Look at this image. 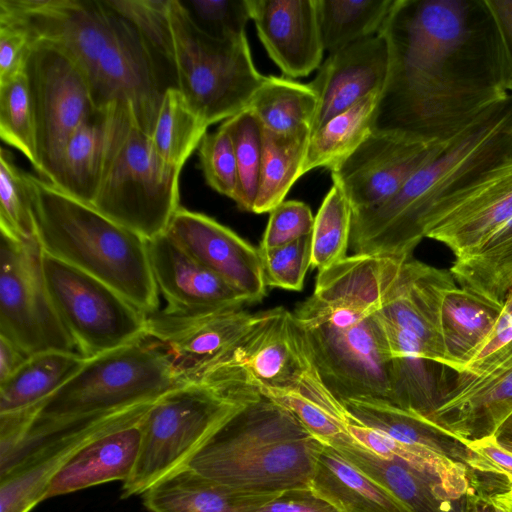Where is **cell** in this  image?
I'll return each instance as SVG.
<instances>
[{"mask_svg": "<svg viewBox=\"0 0 512 512\" xmlns=\"http://www.w3.org/2000/svg\"><path fill=\"white\" fill-rule=\"evenodd\" d=\"M259 253L266 286L291 291L303 289L311 267V235Z\"/></svg>", "mask_w": 512, "mask_h": 512, "instance_id": "681fc988", "label": "cell"}, {"mask_svg": "<svg viewBox=\"0 0 512 512\" xmlns=\"http://www.w3.org/2000/svg\"><path fill=\"white\" fill-rule=\"evenodd\" d=\"M259 393L188 383L158 398L140 422L139 454L122 498L141 496L164 477L187 467L197 452Z\"/></svg>", "mask_w": 512, "mask_h": 512, "instance_id": "8992f818", "label": "cell"}, {"mask_svg": "<svg viewBox=\"0 0 512 512\" xmlns=\"http://www.w3.org/2000/svg\"><path fill=\"white\" fill-rule=\"evenodd\" d=\"M23 71L35 116V170L47 179L70 136L96 109L86 76L53 44L36 40Z\"/></svg>", "mask_w": 512, "mask_h": 512, "instance_id": "4fadbf2b", "label": "cell"}, {"mask_svg": "<svg viewBox=\"0 0 512 512\" xmlns=\"http://www.w3.org/2000/svg\"><path fill=\"white\" fill-rule=\"evenodd\" d=\"M486 3L499 33L505 88L512 96V0H486Z\"/></svg>", "mask_w": 512, "mask_h": 512, "instance_id": "11a10c76", "label": "cell"}, {"mask_svg": "<svg viewBox=\"0 0 512 512\" xmlns=\"http://www.w3.org/2000/svg\"><path fill=\"white\" fill-rule=\"evenodd\" d=\"M325 52H336L379 33L395 0H316Z\"/></svg>", "mask_w": 512, "mask_h": 512, "instance_id": "ab89813d", "label": "cell"}, {"mask_svg": "<svg viewBox=\"0 0 512 512\" xmlns=\"http://www.w3.org/2000/svg\"><path fill=\"white\" fill-rule=\"evenodd\" d=\"M154 401L68 420L35 419L0 472V512H30L46 500L56 473L95 439L140 421Z\"/></svg>", "mask_w": 512, "mask_h": 512, "instance_id": "9c48e42d", "label": "cell"}, {"mask_svg": "<svg viewBox=\"0 0 512 512\" xmlns=\"http://www.w3.org/2000/svg\"><path fill=\"white\" fill-rule=\"evenodd\" d=\"M341 401L362 424L380 430L403 444L430 449L469 468L474 452L428 418L378 399Z\"/></svg>", "mask_w": 512, "mask_h": 512, "instance_id": "d6a6232c", "label": "cell"}, {"mask_svg": "<svg viewBox=\"0 0 512 512\" xmlns=\"http://www.w3.org/2000/svg\"><path fill=\"white\" fill-rule=\"evenodd\" d=\"M311 134L279 135L263 129V152L253 213H270L303 176Z\"/></svg>", "mask_w": 512, "mask_h": 512, "instance_id": "f35d334b", "label": "cell"}, {"mask_svg": "<svg viewBox=\"0 0 512 512\" xmlns=\"http://www.w3.org/2000/svg\"><path fill=\"white\" fill-rule=\"evenodd\" d=\"M185 385L165 352L143 338L87 359L80 371L43 402L36 419L68 420L157 400Z\"/></svg>", "mask_w": 512, "mask_h": 512, "instance_id": "ba28073f", "label": "cell"}, {"mask_svg": "<svg viewBox=\"0 0 512 512\" xmlns=\"http://www.w3.org/2000/svg\"><path fill=\"white\" fill-rule=\"evenodd\" d=\"M449 270L461 287L504 303L512 290V218Z\"/></svg>", "mask_w": 512, "mask_h": 512, "instance_id": "74e56055", "label": "cell"}, {"mask_svg": "<svg viewBox=\"0 0 512 512\" xmlns=\"http://www.w3.org/2000/svg\"><path fill=\"white\" fill-rule=\"evenodd\" d=\"M511 153L509 95L453 137L394 196L353 213V254L412 257L443 208Z\"/></svg>", "mask_w": 512, "mask_h": 512, "instance_id": "7a4b0ae2", "label": "cell"}, {"mask_svg": "<svg viewBox=\"0 0 512 512\" xmlns=\"http://www.w3.org/2000/svg\"><path fill=\"white\" fill-rule=\"evenodd\" d=\"M276 494H253L184 467L155 483L142 497L149 512H255Z\"/></svg>", "mask_w": 512, "mask_h": 512, "instance_id": "f546056e", "label": "cell"}, {"mask_svg": "<svg viewBox=\"0 0 512 512\" xmlns=\"http://www.w3.org/2000/svg\"><path fill=\"white\" fill-rule=\"evenodd\" d=\"M388 67L387 43L379 33L329 54L310 82L318 97L311 135L371 93L383 91Z\"/></svg>", "mask_w": 512, "mask_h": 512, "instance_id": "484cf974", "label": "cell"}, {"mask_svg": "<svg viewBox=\"0 0 512 512\" xmlns=\"http://www.w3.org/2000/svg\"><path fill=\"white\" fill-rule=\"evenodd\" d=\"M165 233L249 304L265 297L267 286L258 248L230 228L203 213L179 207Z\"/></svg>", "mask_w": 512, "mask_h": 512, "instance_id": "44dd1931", "label": "cell"}, {"mask_svg": "<svg viewBox=\"0 0 512 512\" xmlns=\"http://www.w3.org/2000/svg\"><path fill=\"white\" fill-rule=\"evenodd\" d=\"M456 286L450 270L411 257L379 313L414 337L426 359L446 366L441 307L446 293Z\"/></svg>", "mask_w": 512, "mask_h": 512, "instance_id": "cb8c5ba5", "label": "cell"}, {"mask_svg": "<svg viewBox=\"0 0 512 512\" xmlns=\"http://www.w3.org/2000/svg\"><path fill=\"white\" fill-rule=\"evenodd\" d=\"M35 40L66 53L87 78L111 37L114 13L106 0H0Z\"/></svg>", "mask_w": 512, "mask_h": 512, "instance_id": "ac0fdd59", "label": "cell"}, {"mask_svg": "<svg viewBox=\"0 0 512 512\" xmlns=\"http://www.w3.org/2000/svg\"><path fill=\"white\" fill-rule=\"evenodd\" d=\"M45 253L103 281L146 315L159 310L148 240L31 175Z\"/></svg>", "mask_w": 512, "mask_h": 512, "instance_id": "277c9868", "label": "cell"}, {"mask_svg": "<svg viewBox=\"0 0 512 512\" xmlns=\"http://www.w3.org/2000/svg\"><path fill=\"white\" fill-rule=\"evenodd\" d=\"M512 291V290H511Z\"/></svg>", "mask_w": 512, "mask_h": 512, "instance_id": "6125c7cd", "label": "cell"}, {"mask_svg": "<svg viewBox=\"0 0 512 512\" xmlns=\"http://www.w3.org/2000/svg\"><path fill=\"white\" fill-rule=\"evenodd\" d=\"M314 218L310 207L301 201H283L271 212L260 251L283 246L312 234Z\"/></svg>", "mask_w": 512, "mask_h": 512, "instance_id": "f907efd6", "label": "cell"}, {"mask_svg": "<svg viewBox=\"0 0 512 512\" xmlns=\"http://www.w3.org/2000/svg\"><path fill=\"white\" fill-rule=\"evenodd\" d=\"M455 374L428 419L465 445L493 436L512 414V338Z\"/></svg>", "mask_w": 512, "mask_h": 512, "instance_id": "e0dca14e", "label": "cell"}, {"mask_svg": "<svg viewBox=\"0 0 512 512\" xmlns=\"http://www.w3.org/2000/svg\"><path fill=\"white\" fill-rule=\"evenodd\" d=\"M381 94L382 91L371 93L310 136L303 175L317 168L332 171L370 136Z\"/></svg>", "mask_w": 512, "mask_h": 512, "instance_id": "8d00e7d4", "label": "cell"}, {"mask_svg": "<svg viewBox=\"0 0 512 512\" xmlns=\"http://www.w3.org/2000/svg\"><path fill=\"white\" fill-rule=\"evenodd\" d=\"M255 512H341L311 487L278 493Z\"/></svg>", "mask_w": 512, "mask_h": 512, "instance_id": "f5cc1de1", "label": "cell"}, {"mask_svg": "<svg viewBox=\"0 0 512 512\" xmlns=\"http://www.w3.org/2000/svg\"><path fill=\"white\" fill-rule=\"evenodd\" d=\"M389 354L390 403L429 418L442 402L451 382L444 365L423 356L417 340L376 313Z\"/></svg>", "mask_w": 512, "mask_h": 512, "instance_id": "83f0119b", "label": "cell"}, {"mask_svg": "<svg viewBox=\"0 0 512 512\" xmlns=\"http://www.w3.org/2000/svg\"><path fill=\"white\" fill-rule=\"evenodd\" d=\"M29 357L13 342L0 336V382L14 374Z\"/></svg>", "mask_w": 512, "mask_h": 512, "instance_id": "9f6ffc18", "label": "cell"}, {"mask_svg": "<svg viewBox=\"0 0 512 512\" xmlns=\"http://www.w3.org/2000/svg\"><path fill=\"white\" fill-rule=\"evenodd\" d=\"M299 329L319 375L337 398L390 403L389 354L376 313Z\"/></svg>", "mask_w": 512, "mask_h": 512, "instance_id": "5bb4252c", "label": "cell"}, {"mask_svg": "<svg viewBox=\"0 0 512 512\" xmlns=\"http://www.w3.org/2000/svg\"><path fill=\"white\" fill-rule=\"evenodd\" d=\"M474 452L469 468L478 473L503 476L512 482V453L502 448L494 436L470 442L466 445Z\"/></svg>", "mask_w": 512, "mask_h": 512, "instance_id": "db71d44e", "label": "cell"}, {"mask_svg": "<svg viewBox=\"0 0 512 512\" xmlns=\"http://www.w3.org/2000/svg\"><path fill=\"white\" fill-rule=\"evenodd\" d=\"M77 352L46 351L30 356L0 382V414L37 406L64 386L85 365Z\"/></svg>", "mask_w": 512, "mask_h": 512, "instance_id": "e575fe53", "label": "cell"}, {"mask_svg": "<svg viewBox=\"0 0 512 512\" xmlns=\"http://www.w3.org/2000/svg\"><path fill=\"white\" fill-rule=\"evenodd\" d=\"M198 155L207 184L236 203L238 169L230 134L222 126L214 132H207L198 146Z\"/></svg>", "mask_w": 512, "mask_h": 512, "instance_id": "7dc6e473", "label": "cell"}, {"mask_svg": "<svg viewBox=\"0 0 512 512\" xmlns=\"http://www.w3.org/2000/svg\"><path fill=\"white\" fill-rule=\"evenodd\" d=\"M507 495L512 499V482H511L510 489H509Z\"/></svg>", "mask_w": 512, "mask_h": 512, "instance_id": "94428289", "label": "cell"}, {"mask_svg": "<svg viewBox=\"0 0 512 512\" xmlns=\"http://www.w3.org/2000/svg\"><path fill=\"white\" fill-rule=\"evenodd\" d=\"M231 136L238 169L237 206L252 212L257 196L263 152V128L253 113L245 111L220 125Z\"/></svg>", "mask_w": 512, "mask_h": 512, "instance_id": "f6af8a7d", "label": "cell"}, {"mask_svg": "<svg viewBox=\"0 0 512 512\" xmlns=\"http://www.w3.org/2000/svg\"><path fill=\"white\" fill-rule=\"evenodd\" d=\"M141 420L104 434L77 452L53 477L45 499L107 482H126L139 454Z\"/></svg>", "mask_w": 512, "mask_h": 512, "instance_id": "f1b7e54d", "label": "cell"}, {"mask_svg": "<svg viewBox=\"0 0 512 512\" xmlns=\"http://www.w3.org/2000/svg\"><path fill=\"white\" fill-rule=\"evenodd\" d=\"M305 357V340L292 312L283 308L253 313L242 334L195 383L223 388H285L293 385Z\"/></svg>", "mask_w": 512, "mask_h": 512, "instance_id": "7c38bea8", "label": "cell"}, {"mask_svg": "<svg viewBox=\"0 0 512 512\" xmlns=\"http://www.w3.org/2000/svg\"><path fill=\"white\" fill-rule=\"evenodd\" d=\"M257 35L287 78L306 77L323 62L316 0H247Z\"/></svg>", "mask_w": 512, "mask_h": 512, "instance_id": "d4e9b609", "label": "cell"}, {"mask_svg": "<svg viewBox=\"0 0 512 512\" xmlns=\"http://www.w3.org/2000/svg\"><path fill=\"white\" fill-rule=\"evenodd\" d=\"M317 107L318 97L310 83L284 76H266L248 110L264 130L279 135H295L311 134Z\"/></svg>", "mask_w": 512, "mask_h": 512, "instance_id": "d590c367", "label": "cell"}, {"mask_svg": "<svg viewBox=\"0 0 512 512\" xmlns=\"http://www.w3.org/2000/svg\"><path fill=\"white\" fill-rule=\"evenodd\" d=\"M177 88L208 125L248 109L266 76L254 65L246 35L222 40L200 30L180 0H171Z\"/></svg>", "mask_w": 512, "mask_h": 512, "instance_id": "52a82bcc", "label": "cell"}, {"mask_svg": "<svg viewBox=\"0 0 512 512\" xmlns=\"http://www.w3.org/2000/svg\"><path fill=\"white\" fill-rule=\"evenodd\" d=\"M310 487L341 512H411L327 444L317 458Z\"/></svg>", "mask_w": 512, "mask_h": 512, "instance_id": "836d02e7", "label": "cell"}, {"mask_svg": "<svg viewBox=\"0 0 512 512\" xmlns=\"http://www.w3.org/2000/svg\"><path fill=\"white\" fill-rule=\"evenodd\" d=\"M0 231L22 240L38 239L31 175L5 148L0 150Z\"/></svg>", "mask_w": 512, "mask_h": 512, "instance_id": "7bdbcfd3", "label": "cell"}, {"mask_svg": "<svg viewBox=\"0 0 512 512\" xmlns=\"http://www.w3.org/2000/svg\"><path fill=\"white\" fill-rule=\"evenodd\" d=\"M379 34L389 67L374 131L446 142L510 95L486 0H395Z\"/></svg>", "mask_w": 512, "mask_h": 512, "instance_id": "6da1fadb", "label": "cell"}, {"mask_svg": "<svg viewBox=\"0 0 512 512\" xmlns=\"http://www.w3.org/2000/svg\"><path fill=\"white\" fill-rule=\"evenodd\" d=\"M490 497L494 505L501 512H512V499L507 495V493L495 494Z\"/></svg>", "mask_w": 512, "mask_h": 512, "instance_id": "91938a15", "label": "cell"}, {"mask_svg": "<svg viewBox=\"0 0 512 512\" xmlns=\"http://www.w3.org/2000/svg\"><path fill=\"white\" fill-rule=\"evenodd\" d=\"M333 184L314 218L311 267L325 270L346 258L352 231L353 209L342 189Z\"/></svg>", "mask_w": 512, "mask_h": 512, "instance_id": "b9f144b4", "label": "cell"}, {"mask_svg": "<svg viewBox=\"0 0 512 512\" xmlns=\"http://www.w3.org/2000/svg\"><path fill=\"white\" fill-rule=\"evenodd\" d=\"M130 24L150 50L175 74L171 0H106Z\"/></svg>", "mask_w": 512, "mask_h": 512, "instance_id": "bcb514c9", "label": "cell"}, {"mask_svg": "<svg viewBox=\"0 0 512 512\" xmlns=\"http://www.w3.org/2000/svg\"><path fill=\"white\" fill-rule=\"evenodd\" d=\"M0 336L29 356L53 350L77 352L51 299L39 239L22 240L2 231Z\"/></svg>", "mask_w": 512, "mask_h": 512, "instance_id": "8fae6325", "label": "cell"}, {"mask_svg": "<svg viewBox=\"0 0 512 512\" xmlns=\"http://www.w3.org/2000/svg\"><path fill=\"white\" fill-rule=\"evenodd\" d=\"M180 172L156 153L127 105L110 104L107 154L91 206L150 241L166 232L180 207Z\"/></svg>", "mask_w": 512, "mask_h": 512, "instance_id": "5b68a950", "label": "cell"}, {"mask_svg": "<svg viewBox=\"0 0 512 512\" xmlns=\"http://www.w3.org/2000/svg\"><path fill=\"white\" fill-rule=\"evenodd\" d=\"M449 141H429L400 131H373L330 171L331 178L344 190L353 213L368 210L394 196Z\"/></svg>", "mask_w": 512, "mask_h": 512, "instance_id": "2e32d148", "label": "cell"}, {"mask_svg": "<svg viewBox=\"0 0 512 512\" xmlns=\"http://www.w3.org/2000/svg\"><path fill=\"white\" fill-rule=\"evenodd\" d=\"M35 38L13 14L0 8V83L24 70Z\"/></svg>", "mask_w": 512, "mask_h": 512, "instance_id": "816d5d0a", "label": "cell"}, {"mask_svg": "<svg viewBox=\"0 0 512 512\" xmlns=\"http://www.w3.org/2000/svg\"><path fill=\"white\" fill-rule=\"evenodd\" d=\"M154 280L172 313H202L249 304L246 297L189 255L166 233L148 241Z\"/></svg>", "mask_w": 512, "mask_h": 512, "instance_id": "4316f807", "label": "cell"}, {"mask_svg": "<svg viewBox=\"0 0 512 512\" xmlns=\"http://www.w3.org/2000/svg\"><path fill=\"white\" fill-rule=\"evenodd\" d=\"M43 269L57 313L83 357L145 337L147 315L115 289L44 251Z\"/></svg>", "mask_w": 512, "mask_h": 512, "instance_id": "30bf717a", "label": "cell"}, {"mask_svg": "<svg viewBox=\"0 0 512 512\" xmlns=\"http://www.w3.org/2000/svg\"><path fill=\"white\" fill-rule=\"evenodd\" d=\"M503 309L504 303L466 287L456 286L446 293L441 307L446 367L458 373L479 357Z\"/></svg>", "mask_w": 512, "mask_h": 512, "instance_id": "4dcf8cb0", "label": "cell"}, {"mask_svg": "<svg viewBox=\"0 0 512 512\" xmlns=\"http://www.w3.org/2000/svg\"><path fill=\"white\" fill-rule=\"evenodd\" d=\"M324 443L289 410L257 395L197 452L188 467L253 494L310 487Z\"/></svg>", "mask_w": 512, "mask_h": 512, "instance_id": "3957f363", "label": "cell"}, {"mask_svg": "<svg viewBox=\"0 0 512 512\" xmlns=\"http://www.w3.org/2000/svg\"><path fill=\"white\" fill-rule=\"evenodd\" d=\"M327 445L400 500L411 512H462L474 492L472 471L426 469L398 458L381 457L346 435Z\"/></svg>", "mask_w": 512, "mask_h": 512, "instance_id": "d6986e66", "label": "cell"}, {"mask_svg": "<svg viewBox=\"0 0 512 512\" xmlns=\"http://www.w3.org/2000/svg\"><path fill=\"white\" fill-rule=\"evenodd\" d=\"M411 257L352 254L318 271L313 293L294 314L353 311L373 315L390 295L404 263Z\"/></svg>", "mask_w": 512, "mask_h": 512, "instance_id": "603a6c76", "label": "cell"}, {"mask_svg": "<svg viewBox=\"0 0 512 512\" xmlns=\"http://www.w3.org/2000/svg\"><path fill=\"white\" fill-rule=\"evenodd\" d=\"M462 512H501L491 497L481 492H471L465 497Z\"/></svg>", "mask_w": 512, "mask_h": 512, "instance_id": "6f0895ef", "label": "cell"}, {"mask_svg": "<svg viewBox=\"0 0 512 512\" xmlns=\"http://www.w3.org/2000/svg\"><path fill=\"white\" fill-rule=\"evenodd\" d=\"M208 127L180 90L170 87L164 93L150 139L156 153L166 163L181 170L198 148Z\"/></svg>", "mask_w": 512, "mask_h": 512, "instance_id": "60d3db41", "label": "cell"}, {"mask_svg": "<svg viewBox=\"0 0 512 512\" xmlns=\"http://www.w3.org/2000/svg\"><path fill=\"white\" fill-rule=\"evenodd\" d=\"M109 124L110 104L96 109L73 132L45 180L62 193L92 205L107 154Z\"/></svg>", "mask_w": 512, "mask_h": 512, "instance_id": "1f68e13d", "label": "cell"}, {"mask_svg": "<svg viewBox=\"0 0 512 512\" xmlns=\"http://www.w3.org/2000/svg\"><path fill=\"white\" fill-rule=\"evenodd\" d=\"M511 218L512 153L444 207L425 237L443 243L460 258Z\"/></svg>", "mask_w": 512, "mask_h": 512, "instance_id": "7402d4cb", "label": "cell"}, {"mask_svg": "<svg viewBox=\"0 0 512 512\" xmlns=\"http://www.w3.org/2000/svg\"><path fill=\"white\" fill-rule=\"evenodd\" d=\"M493 436L502 448L512 453V414L501 424Z\"/></svg>", "mask_w": 512, "mask_h": 512, "instance_id": "680465c9", "label": "cell"}, {"mask_svg": "<svg viewBox=\"0 0 512 512\" xmlns=\"http://www.w3.org/2000/svg\"><path fill=\"white\" fill-rule=\"evenodd\" d=\"M112 11L111 37L88 78L93 105L95 109L115 102L127 105L137 127L151 136L164 93L175 87L167 73L175 81L176 76L134 28Z\"/></svg>", "mask_w": 512, "mask_h": 512, "instance_id": "9a60e30c", "label": "cell"}, {"mask_svg": "<svg viewBox=\"0 0 512 512\" xmlns=\"http://www.w3.org/2000/svg\"><path fill=\"white\" fill-rule=\"evenodd\" d=\"M252 315L242 307L193 314L157 310L147 315L145 338L165 352L185 384L194 383L242 334Z\"/></svg>", "mask_w": 512, "mask_h": 512, "instance_id": "ffe728a7", "label": "cell"}, {"mask_svg": "<svg viewBox=\"0 0 512 512\" xmlns=\"http://www.w3.org/2000/svg\"><path fill=\"white\" fill-rule=\"evenodd\" d=\"M194 24L207 35L236 39L246 35L251 20L247 0H180Z\"/></svg>", "mask_w": 512, "mask_h": 512, "instance_id": "c3c4849f", "label": "cell"}, {"mask_svg": "<svg viewBox=\"0 0 512 512\" xmlns=\"http://www.w3.org/2000/svg\"><path fill=\"white\" fill-rule=\"evenodd\" d=\"M0 136L37 167L34 108L24 71L0 83Z\"/></svg>", "mask_w": 512, "mask_h": 512, "instance_id": "ee69618b", "label": "cell"}]
</instances>
